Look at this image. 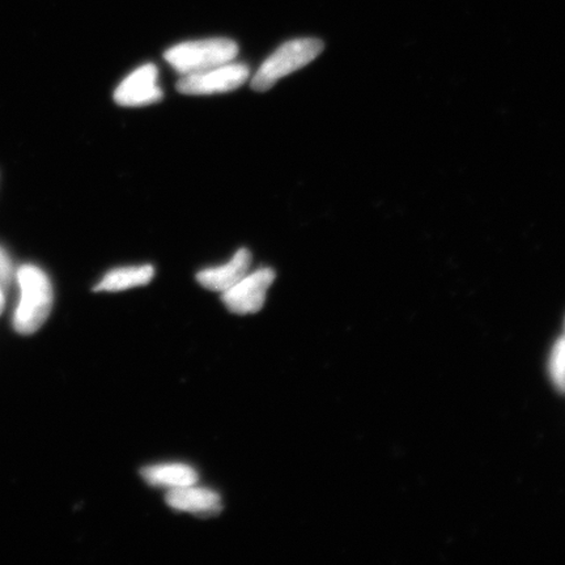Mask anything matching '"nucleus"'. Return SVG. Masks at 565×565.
<instances>
[{"label":"nucleus","mask_w":565,"mask_h":565,"mask_svg":"<svg viewBox=\"0 0 565 565\" xmlns=\"http://www.w3.org/2000/svg\"><path fill=\"white\" fill-rule=\"evenodd\" d=\"M18 301L12 313V328L19 335H33L51 317L54 289L44 268L24 264L15 273Z\"/></svg>","instance_id":"f257e3e1"},{"label":"nucleus","mask_w":565,"mask_h":565,"mask_svg":"<svg viewBox=\"0 0 565 565\" xmlns=\"http://www.w3.org/2000/svg\"><path fill=\"white\" fill-rule=\"evenodd\" d=\"M237 53L238 46L235 41L217 38L182 42L168 49L164 58L177 73L189 75L233 62Z\"/></svg>","instance_id":"f03ea898"},{"label":"nucleus","mask_w":565,"mask_h":565,"mask_svg":"<svg viewBox=\"0 0 565 565\" xmlns=\"http://www.w3.org/2000/svg\"><path fill=\"white\" fill-rule=\"evenodd\" d=\"M323 51V42L317 39H298L286 42L259 67L252 81L258 92L271 89L281 77L309 65Z\"/></svg>","instance_id":"7ed1b4c3"},{"label":"nucleus","mask_w":565,"mask_h":565,"mask_svg":"<svg viewBox=\"0 0 565 565\" xmlns=\"http://www.w3.org/2000/svg\"><path fill=\"white\" fill-rule=\"evenodd\" d=\"M249 76L250 70L244 63L230 62L201 73L182 75L177 90L193 96L225 94L242 87Z\"/></svg>","instance_id":"20e7f679"},{"label":"nucleus","mask_w":565,"mask_h":565,"mask_svg":"<svg viewBox=\"0 0 565 565\" xmlns=\"http://www.w3.org/2000/svg\"><path fill=\"white\" fill-rule=\"evenodd\" d=\"M275 271L270 267L258 268L223 292L224 306L235 315H253L264 308L268 288L273 286Z\"/></svg>","instance_id":"39448f33"},{"label":"nucleus","mask_w":565,"mask_h":565,"mask_svg":"<svg viewBox=\"0 0 565 565\" xmlns=\"http://www.w3.org/2000/svg\"><path fill=\"white\" fill-rule=\"evenodd\" d=\"M159 70L152 63L140 66L126 77L115 92V100L121 106H145L161 102L158 84Z\"/></svg>","instance_id":"423d86ee"},{"label":"nucleus","mask_w":565,"mask_h":565,"mask_svg":"<svg viewBox=\"0 0 565 565\" xmlns=\"http://www.w3.org/2000/svg\"><path fill=\"white\" fill-rule=\"evenodd\" d=\"M252 265V254L249 250L238 249L228 264L217 267L206 268L196 274V280L204 288L214 292H225L242 280Z\"/></svg>","instance_id":"0eeeda50"},{"label":"nucleus","mask_w":565,"mask_h":565,"mask_svg":"<svg viewBox=\"0 0 565 565\" xmlns=\"http://www.w3.org/2000/svg\"><path fill=\"white\" fill-rule=\"evenodd\" d=\"M166 501L174 511L198 515L217 514L223 508L217 492L195 484L169 491Z\"/></svg>","instance_id":"6e6552de"},{"label":"nucleus","mask_w":565,"mask_h":565,"mask_svg":"<svg viewBox=\"0 0 565 565\" xmlns=\"http://www.w3.org/2000/svg\"><path fill=\"white\" fill-rule=\"evenodd\" d=\"M141 478L150 486L166 487L169 490L182 489L198 482L196 471L185 463L147 466L140 470Z\"/></svg>","instance_id":"1a4fd4ad"},{"label":"nucleus","mask_w":565,"mask_h":565,"mask_svg":"<svg viewBox=\"0 0 565 565\" xmlns=\"http://www.w3.org/2000/svg\"><path fill=\"white\" fill-rule=\"evenodd\" d=\"M152 265L113 268L97 282L95 292H121L140 286H147L153 279Z\"/></svg>","instance_id":"9d476101"},{"label":"nucleus","mask_w":565,"mask_h":565,"mask_svg":"<svg viewBox=\"0 0 565 565\" xmlns=\"http://www.w3.org/2000/svg\"><path fill=\"white\" fill-rule=\"evenodd\" d=\"M550 374L557 387L565 388V335L556 342L551 353Z\"/></svg>","instance_id":"9b49d317"},{"label":"nucleus","mask_w":565,"mask_h":565,"mask_svg":"<svg viewBox=\"0 0 565 565\" xmlns=\"http://www.w3.org/2000/svg\"><path fill=\"white\" fill-rule=\"evenodd\" d=\"M12 275V263L9 253L6 252L3 246H0V286L9 287Z\"/></svg>","instance_id":"f8f14e48"},{"label":"nucleus","mask_w":565,"mask_h":565,"mask_svg":"<svg viewBox=\"0 0 565 565\" xmlns=\"http://www.w3.org/2000/svg\"><path fill=\"white\" fill-rule=\"evenodd\" d=\"M6 307V288L0 286V315L3 313Z\"/></svg>","instance_id":"ddd939ff"}]
</instances>
